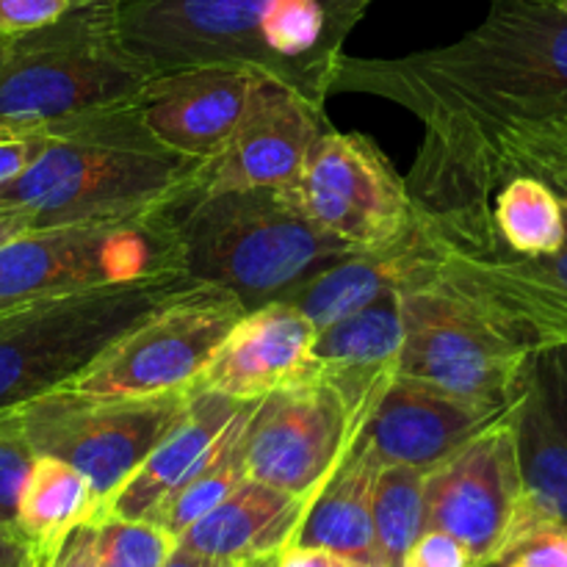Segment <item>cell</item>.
Masks as SVG:
<instances>
[{
    "label": "cell",
    "instance_id": "obj_9",
    "mask_svg": "<svg viewBox=\"0 0 567 567\" xmlns=\"http://www.w3.org/2000/svg\"><path fill=\"white\" fill-rule=\"evenodd\" d=\"M177 205L133 219L20 233L0 247V310L78 288L183 269Z\"/></svg>",
    "mask_w": 567,
    "mask_h": 567
},
{
    "label": "cell",
    "instance_id": "obj_29",
    "mask_svg": "<svg viewBox=\"0 0 567 567\" xmlns=\"http://www.w3.org/2000/svg\"><path fill=\"white\" fill-rule=\"evenodd\" d=\"M177 537L147 518L103 515L97 524V567H164Z\"/></svg>",
    "mask_w": 567,
    "mask_h": 567
},
{
    "label": "cell",
    "instance_id": "obj_41",
    "mask_svg": "<svg viewBox=\"0 0 567 567\" xmlns=\"http://www.w3.org/2000/svg\"><path fill=\"white\" fill-rule=\"evenodd\" d=\"M103 3H122V0H103Z\"/></svg>",
    "mask_w": 567,
    "mask_h": 567
},
{
    "label": "cell",
    "instance_id": "obj_35",
    "mask_svg": "<svg viewBox=\"0 0 567 567\" xmlns=\"http://www.w3.org/2000/svg\"><path fill=\"white\" fill-rule=\"evenodd\" d=\"M42 548L17 520H0V567H39Z\"/></svg>",
    "mask_w": 567,
    "mask_h": 567
},
{
    "label": "cell",
    "instance_id": "obj_34",
    "mask_svg": "<svg viewBox=\"0 0 567 567\" xmlns=\"http://www.w3.org/2000/svg\"><path fill=\"white\" fill-rule=\"evenodd\" d=\"M97 524L89 520L72 529L59 546L42 548L39 567H97Z\"/></svg>",
    "mask_w": 567,
    "mask_h": 567
},
{
    "label": "cell",
    "instance_id": "obj_36",
    "mask_svg": "<svg viewBox=\"0 0 567 567\" xmlns=\"http://www.w3.org/2000/svg\"><path fill=\"white\" fill-rule=\"evenodd\" d=\"M277 567H365L363 563L343 557V554L327 551V548L310 546H288L277 557Z\"/></svg>",
    "mask_w": 567,
    "mask_h": 567
},
{
    "label": "cell",
    "instance_id": "obj_6",
    "mask_svg": "<svg viewBox=\"0 0 567 567\" xmlns=\"http://www.w3.org/2000/svg\"><path fill=\"white\" fill-rule=\"evenodd\" d=\"M153 75L122 44L114 3L75 0L50 25L11 37L0 70V125L44 127L133 103Z\"/></svg>",
    "mask_w": 567,
    "mask_h": 567
},
{
    "label": "cell",
    "instance_id": "obj_39",
    "mask_svg": "<svg viewBox=\"0 0 567 567\" xmlns=\"http://www.w3.org/2000/svg\"><path fill=\"white\" fill-rule=\"evenodd\" d=\"M277 557H280V554H277ZM277 557H266V559H258V563H249L241 567H277Z\"/></svg>",
    "mask_w": 567,
    "mask_h": 567
},
{
    "label": "cell",
    "instance_id": "obj_27",
    "mask_svg": "<svg viewBox=\"0 0 567 567\" xmlns=\"http://www.w3.org/2000/svg\"><path fill=\"white\" fill-rule=\"evenodd\" d=\"M493 221L502 247L524 258H543L563 249L565 208L557 192L535 175H509L493 194Z\"/></svg>",
    "mask_w": 567,
    "mask_h": 567
},
{
    "label": "cell",
    "instance_id": "obj_12",
    "mask_svg": "<svg viewBox=\"0 0 567 567\" xmlns=\"http://www.w3.org/2000/svg\"><path fill=\"white\" fill-rule=\"evenodd\" d=\"M282 192L327 236L352 249H380L413 227L419 208L408 177L363 133L327 127Z\"/></svg>",
    "mask_w": 567,
    "mask_h": 567
},
{
    "label": "cell",
    "instance_id": "obj_32",
    "mask_svg": "<svg viewBox=\"0 0 567 567\" xmlns=\"http://www.w3.org/2000/svg\"><path fill=\"white\" fill-rule=\"evenodd\" d=\"M72 6L75 0H0V37H17L50 25Z\"/></svg>",
    "mask_w": 567,
    "mask_h": 567
},
{
    "label": "cell",
    "instance_id": "obj_23",
    "mask_svg": "<svg viewBox=\"0 0 567 567\" xmlns=\"http://www.w3.org/2000/svg\"><path fill=\"white\" fill-rule=\"evenodd\" d=\"M244 408L247 402L208 391V388H194L181 421L127 476L125 485L109 498L103 515L147 518L166 496H172L205 463V457L214 452L219 437Z\"/></svg>",
    "mask_w": 567,
    "mask_h": 567
},
{
    "label": "cell",
    "instance_id": "obj_14",
    "mask_svg": "<svg viewBox=\"0 0 567 567\" xmlns=\"http://www.w3.org/2000/svg\"><path fill=\"white\" fill-rule=\"evenodd\" d=\"M363 432L341 393L321 377L255 404L244 437L249 480L313 498Z\"/></svg>",
    "mask_w": 567,
    "mask_h": 567
},
{
    "label": "cell",
    "instance_id": "obj_37",
    "mask_svg": "<svg viewBox=\"0 0 567 567\" xmlns=\"http://www.w3.org/2000/svg\"><path fill=\"white\" fill-rule=\"evenodd\" d=\"M25 230H33L31 219L25 214H20V210H0V247Z\"/></svg>",
    "mask_w": 567,
    "mask_h": 567
},
{
    "label": "cell",
    "instance_id": "obj_4",
    "mask_svg": "<svg viewBox=\"0 0 567 567\" xmlns=\"http://www.w3.org/2000/svg\"><path fill=\"white\" fill-rule=\"evenodd\" d=\"M183 269L214 282L249 310L291 299L299 288L352 255L316 227L282 188L197 192L177 205Z\"/></svg>",
    "mask_w": 567,
    "mask_h": 567
},
{
    "label": "cell",
    "instance_id": "obj_38",
    "mask_svg": "<svg viewBox=\"0 0 567 567\" xmlns=\"http://www.w3.org/2000/svg\"><path fill=\"white\" fill-rule=\"evenodd\" d=\"M164 567H230V565L216 563V559L203 557V554H194V551H188V548L177 546L175 551H172L169 563H166Z\"/></svg>",
    "mask_w": 567,
    "mask_h": 567
},
{
    "label": "cell",
    "instance_id": "obj_25",
    "mask_svg": "<svg viewBox=\"0 0 567 567\" xmlns=\"http://www.w3.org/2000/svg\"><path fill=\"white\" fill-rule=\"evenodd\" d=\"M105 513L86 474L50 454H37L20 493L17 524L39 548H53L78 526L100 520Z\"/></svg>",
    "mask_w": 567,
    "mask_h": 567
},
{
    "label": "cell",
    "instance_id": "obj_31",
    "mask_svg": "<svg viewBox=\"0 0 567 567\" xmlns=\"http://www.w3.org/2000/svg\"><path fill=\"white\" fill-rule=\"evenodd\" d=\"M402 567H480L463 540L441 529H424L404 554Z\"/></svg>",
    "mask_w": 567,
    "mask_h": 567
},
{
    "label": "cell",
    "instance_id": "obj_7",
    "mask_svg": "<svg viewBox=\"0 0 567 567\" xmlns=\"http://www.w3.org/2000/svg\"><path fill=\"white\" fill-rule=\"evenodd\" d=\"M509 175L546 181L567 219V120L504 133L496 150V188ZM437 275L498 310L535 349L567 343V238L559 252L543 258L452 247Z\"/></svg>",
    "mask_w": 567,
    "mask_h": 567
},
{
    "label": "cell",
    "instance_id": "obj_8",
    "mask_svg": "<svg viewBox=\"0 0 567 567\" xmlns=\"http://www.w3.org/2000/svg\"><path fill=\"white\" fill-rule=\"evenodd\" d=\"M402 316L399 374L491 408L513 402L535 347L498 310L435 271L402 288Z\"/></svg>",
    "mask_w": 567,
    "mask_h": 567
},
{
    "label": "cell",
    "instance_id": "obj_1",
    "mask_svg": "<svg viewBox=\"0 0 567 567\" xmlns=\"http://www.w3.org/2000/svg\"><path fill=\"white\" fill-rule=\"evenodd\" d=\"M374 94L424 125L408 175L415 205L463 249H502L493 221L496 150L507 131L567 120V9L559 0H487L485 20L452 44L349 59L330 94Z\"/></svg>",
    "mask_w": 567,
    "mask_h": 567
},
{
    "label": "cell",
    "instance_id": "obj_3",
    "mask_svg": "<svg viewBox=\"0 0 567 567\" xmlns=\"http://www.w3.org/2000/svg\"><path fill=\"white\" fill-rule=\"evenodd\" d=\"M205 166L158 142L133 100L53 122L37 164L0 186V210H20L33 230L133 219L203 192Z\"/></svg>",
    "mask_w": 567,
    "mask_h": 567
},
{
    "label": "cell",
    "instance_id": "obj_17",
    "mask_svg": "<svg viewBox=\"0 0 567 567\" xmlns=\"http://www.w3.org/2000/svg\"><path fill=\"white\" fill-rule=\"evenodd\" d=\"M260 72L244 66H186L158 72L136 97L158 142L188 158L210 161L241 122Z\"/></svg>",
    "mask_w": 567,
    "mask_h": 567
},
{
    "label": "cell",
    "instance_id": "obj_11",
    "mask_svg": "<svg viewBox=\"0 0 567 567\" xmlns=\"http://www.w3.org/2000/svg\"><path fill=\"white\" fill-rule=\"evenodd\" d=\"M188 393L166 396H92L59 388L20 404L33 452L75 465L103 504L181 421Z\"/></svg>",
    "mask_w": 567,
    "mask_h": 567
},
{
    "label": "cell",
    "instance_id": "obj_42",
    "mask_svg": "<svg viewBox=\"0 0 567 567\" xmlns=\"http://www.w3.org/2000/svg\"><path fill=\"white\" fill-rule=\"evenodd\" d=\"M559 3H563V6H565V9H567V0H559Z\"/></svg>",
    "mask_w": 567,
    "mask_h": 567
},
{
    "label": "cell",
    "instance_id": "obj_15",
    "mask_svg": "<svg viewBox=\"0 0 567 567\" xmlns=\"http://www.w3.org/2000/svg\"><path fill=\"white\" fill-rule=\"evenodd\" d=\"M509 413L518 432L524 502L507 554L535 532L567 526V343L529 354Z\"/></svg>",
    "mask_w": 567,
    "mask_h": 567
},
{
    "label": "cell",
    "instance_id": "obj_20",
    "mask_svg": "<svg viewBox=\"0 0 567 567\" xmlns=\"http://www.w3.org/2000/svg\"><path fill=\"white\" fill-rule=\"evenodd\" d=\"M452 247H460V244L449 236L446 227L419 208L413 227L402 238L380 249H354L352 255L341 258L308 286L299 288L286 302L297 305L321 330L365 308L385 291L408 288L432 277L441 269Z\"/></svg>",
    "mask_w": 567,
    "mask_h": 567
},
{
    "label": "cell",
    "instance_id": "obj_13",
    "mask_svg": "<svg viewBox=\"0 0 567 567\" xmlns=\"http://www.w3.org/2000/svg\"><path fill=\"white\" fill-rule=\"evenodd\" d=\"M524 502L518 432L509 408L426 476V529L463 540L480 567H498Z\"/></svg>",
    "mask_w": 567,
    "mask_h": 567
},
{
    "label": "cell",
    "instance_id": "obj_19",
    "mask_svg": "<svg viewBox=\"0 0 567 567\" xmlns=\"http://www.w3.org/2000/svg\"><path fill=\"white\" fill-rule=\"evenodd\" d=\"M316 338L313 319L286 299L249 310L214 354L199 388L260 402L280 388L313 380Z\"/></svg>",
    "mask_w": 567,
    "mask_h": 567
},
{
    "label": "cell",
    "instance_id": "obj_30",
    "mask_svg": "<svg viewBox=\"0 0 567 567\" xmlns=\"http://www.w3.org/2000/svg\"><path fill=\"white\" fill-rule=\"evenodd\" d=\"M37 452L22 426L20 410H0V520H17L20 493Z\"/></svg>",
    "mask_w": 567,
    "mask_h": 567
},
{
    "label": "cell",
    "instance_id": "obj_16",
    "mask_svg": "<svg viewBox=\"0 0 567 567\" xmlns=\"http://www.w3.org/2000/svg\"><path fill=\"white\" fill-rule=\"evenodd\" d=\"M327 127L324 105L286 83L260 78L233 136L205 166L203 192L291 186Z\"/></svg>",
    "mask_w": 567,
    "mask_h": 567
},
{
    "label": "cell",
    "instance_id": "obj_24",
    "mask_svg": "<svg viewBox=\"0 0 567 567\" xmlns=\"http://www.w3.org/2000/svg\"><path fill=\"white\" fill-rule=\"evenodd\" d=\"M380 468L382 460L377 457L374 443L360 432L347 457L313 496L291 546L327 548L365 567H382L374 532V487Z\"/></svg>",
    "mask_w": 567,
    "mask_h": 567
},
{
    "label": "cell",
    "instance_id": "obj_40",
    "mask_svg": "<svg viewBox=\"0 0 567 567\" xmlns=\"http://www.w3.org/2000/svg\"><path fill=\"white\" fill-rule=\"evenodd\" d=\"M9 42H11V37H0V70H3L6 53H9Z\"/></svg>",
    "mask_w": 567,
    "mask_h": 567
},
{
    "label": "cell",
    "instance_id": "obj_10",
    "mask_svg": "<svg viewBox=\"0 0 567 567\" xmlns=\"http://www.w3.org/2000/svg\"><path fill=\"white\" fill-rule=\"evenodd\" d=\"M247 316L241 299L214 282L164 305L116 338L64 388L92 396H166L199 385L233 327Z\"/></svg>",
    "mask_w": 567,
    "mask_h": 567
},
{
    "label": "cell",
    "instance_id": "obj_5",
    "mask_svg": "<svg viewBox=\"0 0 567 567\" xmlns=\"http://www.w3.org/2000/svg\"><path fill=\"white\" fill-rule=\"evenodd\" d=\"M197 282L188 271L172 269L0 310V410L64 388L116 338Z\"/></svg>",
    "mask_w": 567,
    "mask_h": 567
},
{
    "label": "cell",
    "instance_id": "obj_33",
    "mask_svg": "<svg viewBox=\"0 0 567 567\" xmlns=\"http://www.w3.org/2000/svg\"><path fill=\"white\" fill-rule=\"evenodd\" d=\"M498 567H567V526L535 532L518 543Z\"/></svg>",
    "mask_w": 567,
    "mask_h": 567
},
{
    "label": "cell",
    "instance_id": "obj_28",
    "mask_svg": "<svg viewBox=\"0 0 567 567\" xmlns=\"http://www.w3.org/2000/svg\"><path fill=\"white\" fill-rule=\"evenodd\" d=\"M426 476L413 465H382L374 487V532L382 567H402L426 529Z\"/></svg>",
    "mask_w": 567,
    "mask_h": 567
},
{
    "label": "cell",
    "instance_id": "obj_2",
    "mask_svg": "<svg viewBox=\"0 0 567 567\" xmlns=\"http://www.w3.org/2000/svg\"><path fill=\"white\" fill-rule=\"evenodd\" d=\"M371 0H122L116 31L150 72L244 66L297 89L313 103L330 97L349 33Z\"/></svg>",
    "mask_w": 567,
    "mask_h": 567
},
{
    "label": "cell",
    "instance_id": "obj_22",
    "mask_svg": "<svg viewBox=\"0 0 567 567\" xmlns=\"http://www.w3.org/2000/svg\"><path fill=\"white\" fill-rule=\"evenodd\" d=\"M310 502L313 498L247 480L219 507L188 526L177 537V546L230 567L277 557L291 546Z\"/></svg>",
    "mask_w": 567,
    "mask_h": 567
},
{
    "label": "cell",
    "instance_id": "obj_21",
    "mask_svg": "<svg viewBox=\"0 0 567 567\" xmlns=\"http://www.w3.org/2000/svg\"><path fill=\"white\" fill-rule=\"evenodd\" d=\"M402 349V288H393L365 308L321 327L313 347L316 377L330 382L354 421L365 426L382 393L396 380Z\"/></svg>",
    "mask_w": 567,
    "mask_h": 567
},
{
    "label": "cell",
    "instance_id": "obj_18",
    "mask_svg": "<svg viewBox=\"0 0 567 567\" xmlns=\"http://www.w3.org/2000/svg\"><path fill=\"white\" fill-rule=\"evenodd\" d=\"M509 408V404H507ZM507 408L474 402L430 382L396 374L363 432L382 465L432 471L480 435Z\"/></svg>",
    "mask_w": 567,
    "mask_h": 567
},
{
    "label": "cell",
    "instance_id": "obj_26",
    "mask_svg": "<svg viewBox=\"0 0 567 567\" xmlns=\"http://www.w3.org/2000/svg\"><path fill=\"white\" fill-rule=\"evenodd\" d=\"M255 404L258 402H247V408H244L241 413L236 415V421L227 426V432L219 437L214 452L205 457V463L199 465L172 496H166L164 502L147 515V520L158 524L161 529H166L169 535L181 537L188 526H194L199 518H205V515L214 507H219L238 485H244V482L249 480L247 457H244V437H247V424Z\"/></svg>",
    "mask_w": 567,
    "mask_h": 567
}]
</instances>
